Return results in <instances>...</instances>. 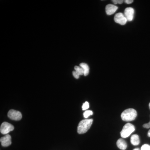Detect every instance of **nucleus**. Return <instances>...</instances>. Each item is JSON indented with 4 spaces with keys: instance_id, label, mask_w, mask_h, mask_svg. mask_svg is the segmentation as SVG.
<instances>
[{
    "instance_id": "nucleus-17",
    "label": "nucleus",
    "mask_w": 150,
    "mask_h": 150,
    "mask_svg": "<svg viewBox=\"0 0 150 150\" xmlns=\"http://www.w3.org/2000/svg\"><path fill=\"white\" fill-rule=\"evenodd\" d=\"M112 2L115 4H122L123 3V0H112Z\"/></svg>"
},
{
    "instance_id": "nucleus-19",
    "label": "nucleus",
    "mask_w": 150,
    "mask_h": 150,
    "mask_svg": "<svg viewBox=\"0 0 150 150\" xmlns=\"http://www.w3.org/2000/svg\"><path fill=\"white\" fill-rule=\"evenodd\" d=\"M143 127L146 129H149L150 128V121L148 123H146L143 125Z\"/></svg>"
},
{
    "instance_id": "nucleus-14",
    "label": "nucleus",
    "mask_w": 150,
    "mask_h": 150,
    "mask_svg": "<svg viewBox=\"0 0 150 150\" xmlns=\"http://www.w3.org/2000/svg\"><path fill=\"white\" fill-rule=\"evenodd\" d=\"M93 114V112L91 110H86L83 113L84 117L85 118H87L89 116L92 115Z\"/></svg>"
},
{
    "instance_id": "nucleus-16",
    "label": "nucleus",
    "mask_w": 150,
    "mask_h": 150,
    "mask_svg": "<svg viewBox=\"0 0 150 150\" xmlns=\"http://www.w3.org/2000/svg\"><path fill=\"white\" fill-rule=\"evenodd\" d=\"M141 150H150V146L148 144H144L142 146Z\"/></svg>"
},
{
    "instance_id": "nucleus-20",
    "label": "nucleus",
    "mask_w": 150,
    "mask_h": 150,
    "mask_svg": "<svg viewBox=\"0 0 150 150\" xmlns=\"http://www.w3.org/2000/svg\"><path fill=\"white\" fill-rule=\"evenodd\" d=\"M124 1H125V3H126V4H131L134 2V1L133 0H126Z\"/></svg>"
},
{
    "instance_id": "nucleus-1",
    "label": "nucleus",
    "mask_w": 150,
    "mask_h": 150,
    "mask_svg": "<svg viewBox=\"0 0 150 150\" xmlns=\"http://www.w3.org/2000/svg\"><path fill=\"white\" fill-rule=\"evenodd\" d=\"M93 122V119H86L81 121L78 126V134H83L87 132L91 127Z\"/></svg>"
},
{
    "instance_id": "nucleus-7",
    "label": "nucleus",
    "mask_w": 150,
    "mask_h": 150,
    "mask_svg": "<svg viewBox=\"0 0 150 150\" xmlns=\"http://www.w3.org/2000/svg\"><path fill=\"white\" fill-rule=\"evenodd\" d=\"M134 9L131 7H128L125 9L124 15L127 21H133L134 15Z\"/></svg>"
},
{
    "instance_id": "nucleus-12",
    "label": "nucleus",
    "mask_w": 150,
    "mask_h": 150,
    "mask_svg": "<svg viewBox=\"0 0 150 150\" xmlns=\"http://www.w3.org/2000/svg\"><path fill=\"white\" fill-rule=\"evenodd\" d=\"M80 67L82 68L84 71V75L87 76L89 73V67L87 64L84 63H82L80 64Z\"/></svg>"
},
{
    "instance_id": "nucleus-13",
    "label": "nucleus",
    "mask_w": 150,
    "mask_h": 150,
    "mask_svg": "<svg viewBox=\"0 0 150 150\" xmlns=\"http://www.w3.org/2000/svg\"><path fill=\"white\" fill-rule=\"evenodd\" d=\"M75 71L79 74V75H84V71L82 68L79 66H75L74 67Z\"/></svg>"
},
{
    "instance_id": "nucleus-6",
    "label": "nucleus",
    "mask_w": 150,
    "mask_h": 150,
    "mask_svg": "<svg viewBox=\"0 0 150 150\" xmlns=\"http://www.w3.org/2000/svg\"><path fill=\"white\" fill-rule=\"evenodd\" d=\"M114 19L115 23L121 25H124L128 21L126 18L125 17L124 14L122 13H118L116 14L114 16Z\"/></svg>"
},
{
    "instance_id": "nucleus-15",
    "label": "nucleus",
    "mask_w": 150,
    "mask_h": 150,
    "mask_svg": "<svg viewBox=\"0 0 150 150\" xmlns=\"http://www.w3.org/2000/svg\"><path fill=\"white\" fill-rule=\"evenodd\" d=\"M89 108V104L87 101H86L84 103H83L82 106V110H87V109H88Z\"/></svg>"
},
{
    "instance_id": "nucleus-2",
    "label": "nucleus",
    "mask_w": 150,
    "mask_h": 150,
    "mask_svg": "<svg viewBox=\"0 0 150 150\" xmlns=\"http://www.w3.org/2000/svg\"><path fill=\"white\" fill-rule=\"evenodd\" d=\"M137 115V111L133 108L126 109L122 112L121 117L123 121H131L136 119Z\"/></svg>"
},
{
    "instance_id": "nucleus-9",
    "label": "nucleus",
    "mask_w": 150,
    "mask_h": 150,
    "mask_svg": "<svg viewBox=\"0 0 150 150\" xmlns=\"http://www.w3.org/2000/svg\"><path fill=\"white\" fill-rule=\"evenodd\" d=\"M118 7L112 4H108L105 7V12L108 15H111L115 12Z\"/></svg>"
},
{
    "instance_id": "nucleus-22",
    "label": "nucleus",
    "mask_w": 150,
    "mask_h": 150,
    "mask_svg": "<svg viewBox=\"0 0 150 150\" xmlns=\"http://www.w3.org/2000/svg\"><path fill=\"white\" fill-rule=\"evenodd\" d=\"M133 150H139V149H138V148H136V149H134Z\"/></svg>"
},
{
    "instance_id": "nucleus-5",
    "label": "nucleus",
    "mask_w": 150,
    "mask_h": 150,
    "mask_svg": "<svg viewBox=\"0 0 150 150\" xmlns=\"http://www.w3.org/2000/svg\"><path fill=\"white\" fill-rule=\"evenodd\" d=\"M8 116L11 119L14 121H19L21 119L22 115L21 112L17 110H10L8 113Z\"/></svg>"
},
{
    "instance_id": "nucleus-23",
    "label": "nucleus",
    "mask_w": 150,
    "mask_h": 150,
    "mask_svg": "<svg viewBox=\"0 0 150 150\" xmlns=\"http://www.w3.org/2000/svg\"><path fill=\"white\" fill-rule=\"evenodd\" d=\"M149 108H150V103H149Z\"/></svg>"
},
{
    "instance_id": "nucleus-21",
    "label": "nucleus",
    "mask_w": 150,
    "mask_h": 150,
    "mask_svg": "<svg viewBox=\"0 0 150 150\" xmlns=\"http://www.w3.org/2000/svg\"><path fill=\"white\" fill-rule=\"evenodd\" d=\"M148 136L149 137H150V130H149L148 132Z\"/></svg>"
},
{
    "instance_id": "nucleus-18",
    "label": "nucleus",
    "mask_w": 150,
    "mask_h": 150,
    "mask_svg": "<svg viewBox=\"0 0 150 150\" xmlns=\"http://www.w3.org/2000/svg\"><path fill=\"white\" fill-rule=\"evenodd\" d=\"M73 75L74 77L76 78V79H79V78L80 75L78 74L76 71H73Z\"/></svg>"
},
{
    "instance_id": "nucleus-3",
    "label": "nucleus",
    "mask_w": 150,
    "mask_h": 150,
    "mask_svg": "<svg viewBox=\"0 0 150 150\" xmlns=\"http://www.w3.org/2000/svg\"><path fill=\"white\" fill-rule=\"evenodd\" d=\"M135 130V128L133 124L127 123L123 126L120 134L122 138H126L129 137Z\"/></svg>"
},
{
    "instance_id": "nucleus-10",
    "label": "nucleus",
    "mask_w": 150,
    "mask_h": 150,
    "mask_svg": "<svg viewBox=\"0 0 150 150\" xmlns=\"http://www.w3.org/2000/svg\"><path fill=\"white\" fill-rule=\"evenodd\" d=\"M117 146L120 149L126 150L127 147V143L125 140L122 139H119L116 143Z\"/></svg>"
},
{
    "instance_id": "nucleus-4",
    "label": "nucleus",
    "mask_w": 150,
    "mask_h": 150,
    "mask_svg": "<svg viewBox=\"0 0 150 150\" xmlns=\"http://www.w3.org/2000/svg\"><path fill=\"white\" fill-rule=\"evenodd\" d=\"M14 127L12 124L6 122H4L2 123L0 128L1 133L4 135L8 134L11 131H13Z\"/></svg>"
},
{
    "instance_id": "nucleus-11",
    "label": "nucleus",
    "mask_w": 150,
    "mask_h": 150,
    "mask_svg": "<svg viewBox=\"0 0 150 150\" xmlns=\"http://www.w3.org/2000/svg\"><path fill=\"white\" fill-rule=\"evenodd\" d=\"M131 144L134 146H137L140 144L139 137L137 134H134L131 136Z\"/></svg>"
},
{
    "instance_id": "nucleus-8",
    "label": "nucleus",
    "mask_w": 150,
    "mask_h": 150,
    "mask_svg": "<svg viewBox=\"0 0 150 150\" xmlns=\"http://www.w3.org/2000/svg\"><path fill=\"white\" fill-rule=\"evenodd\" d=\"M1 144L4 147H8L11 144V137L9 134L5 135L0 139Z\"/></svg>"
}]
</instances>
